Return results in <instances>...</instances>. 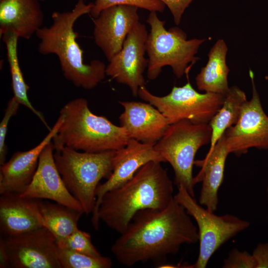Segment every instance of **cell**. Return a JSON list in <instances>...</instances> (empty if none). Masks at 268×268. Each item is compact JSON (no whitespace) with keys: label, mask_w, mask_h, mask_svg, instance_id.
Segmentation results:
<instances>
[{"label":"cell","mask_w":268,"mask_h":268,"mask_svg":"<svg viewBox=\"0 0 268 268\" xmlns=\"http://www.w3.org/2000/svg\"><path fill=\"white\" fill-rule=\"evenodd\" d=\"M124 111L119 116L120 126L130 138L155 145L164 135L169 124L165 116L148 102L120 101Z\"/></svg>","instance_id":"e0dca14e"},{"label":"cell","mask_w":268,"mask_h":268,"mask_svg":"<svg viewBox=\"0 0 268 268\" xmlns=\"http://www.w3.org/2000/svg\"><path fill=\"white\" fill-rule=\"evenodd\" d=\"M117 5H131L150 11L160 12L164 11L165 5L159 0H96L90 13L95 18L104 9Z\"/></svg>","instance_id":"484cf974"},{"label":"cell","mask_w":268,"mask_h":268,"mask_svg":"<svg viewBox=\"0 0 268 268\" xmlns=\"http://www.w3.org/2000/svg\"><path fill=\"white\" fill-rule=\"evenodd\" d=\"M212 130L209 124H194L182 120L169 125L162 137L154 145L172 166L174 184L183 186L195 198L193 167L200 147L210 143Z\"/></svg>","instance_id":"52a82bcc"},{"label":"cell","mask_w":268,"mask_h":268,"mask_svg":"<svg viewBox=\"0 0 268 268\" xmlns=\"http://www.w3.org/2000/svg\"><path fill=\"white\" fill-rule=\"evenodd\" d=\"M199 240L198 227L173 198L165 207L136 213L111 251L117 261L126 267L148 261L157 264L176 254L183 245Z\"/></svg>","instance_id":"6da1fadb"},{"label":"cell","mask_w":268,"mask_h":268,"mask_svg":"<svg viewBox=\"0 0 268 268\" xmlns=\"http://www.w3.org/2000/svg\"></svg>","instance_id":"836d02e7"},{"label":"cell","mask_w":268,"mask_h":268,"mask_svg":"<svg viewBox=\"0 0 268 268\" xmlns=\"http://www.w3.org/2000/svg\"><path fill=\"white\" fill-rule=\"evenodd\" d=\"M154 145L130 138L125 146L116 151L111 174L106 182L99 184L96 190V201L91 217L95 230L99 229L98 208L106 193L127 182L147 163L151 161L165 162Z\"/></svg>","instance_id":"4fadbf2b"},{"label":"cell","mask_w":268,"mask_h":268,"mask_svg":"<svg viewBox=\"0 0 268 268\" xmlns=\"http://www.w3.org/2000/svg\"><path fill=\"white\" fill-rule=\"evenodd\" d=\"M252 255L256 261V268H268V242L259 244Z\"/></svg>","instance_id":"4dcf8cb0"},{"label":"cell","mask_w":268,"mask_h":268,"mask_svg":"<svg viewBox=\"0 0 268 268\" xmlns=\"http://www.w3.org/2000/svg\"><path fill=\"white\" fill-rule=\"evenodd\" d=\"M146 21L150 26L146 42L148 79H156L165 66L171 67L175 76L181 78L189 71L192 65L189 64L200 59L196 55L205 39L187 40L186 34L176 27L167 30L165 22L155 11H150Z\"/></svg>","instance_id":"8992f818"},{"label":"cell","mask_w":268,"mask_h":268,"mask_svg":"<svg viewBox=\"0 0 268 268\" xmlns=\"http://www.w3.org/2000/svg\"><path fill=\"white\" fill-rule=\"evenodd\" d=\"M188 82L181 87L174 86L164 96H156L145 87L139 88L138 96L156 108L166 118L169 125L182 120L194 124H209L222 106L225 96L205 92L200 93Z\"/></svg>","instance_id":"9c48e42d"},{"label":"cell","mask_w":268,"mask_h":268,"mask_svg":"<svg viewBox=\"0 0 268 268\" xmlns=\"http://www.w3.org/2000/svg\"><path fill=\"white\" fill-rule=\"evenodd\" d=\"M0 250L8 268H62L57 240L46 227L18 235L0 238Z\"/></svg>","instance_id":"30bf717a"},{"label":"cell","mask_w":268,"mask_h":268,"mask_svg":"<svg viewBox=\"0 0 268 268\" xmlns=\"http://www.w3.org/2000/svg\"><path fill=\"white\" fill-rule=\"evenodd\" d=\"M249 75L252 98L243 104L237 123L223 134L227 150L237 156L246 153L252 147L268 149V116L262 108L251 70Z\"/></svg>","instance_id":"8fae6325"},{"label":"cell","mask_w":268,"mask_h":268,"mask_svg":"<svg viewBox=\"0 0 268 268\" xmlns=\"http://www.w3.org/2000/svg\"><path fill=\"white\" fill-rule=\"evenodd\" d=\"M58 253L62 268H109L111 259L107 257L97 258L68 249L58 242Z\"/></svg>","instance_id":"d4e9b609"},{"label":"cell","mask_w":268,"mask_h":268,"mask_svg":"<svg viewBox=\"0 0 268 268\" xmlns=\"http://www.w3.org/2000/svg\"><path fill=\"white\" fill-rule=\"evenodd\" d=\"M267 192H268V188L267 189Z\"/></svg>","instance_id":"1f68e13d"},{"label":"cell","mask_w":268,"mask_h":268,"mask_svg":"<svg viewBox=\"0 0 268 268\" xmlns=\"http://www.w3.org/2000/svg\"><path fill=\"white\" fill-rule=\"evenodd\" d=\"M148 32L139 21L129 33L121 50L109 62L106 75L118 83L128 86L134 96L140 87L145 86L143 73L148 60L144 57Z\"/></svg>","instance_id":"7c38bea8"},{"label":"cell","mask_w":268,"mask_h":268,"mask_svg":"<svg viewBox=\"0 0 268 268\" xmlns=\"http://www.w3.org/2000/svg\"><path fill=\"white\" fill-rule=\"evenodd\" d=\"M137 10L135 6L117 5L93 19L95 42L109 62L121 50L129 33L139 22Z\"/></svg>","instance_id":"5bb4252c"},{"label":"cell","mask_w":268,"mask_h":268,"mask_svg":"<svg viewBox=\"0 0 268 268\" xmlns=\"http://www.w3.org/2000/svg\"><path fill=\"white\" fill-rule=\"evenodd\" d=\"M20 104L12 97L7 104L4 114L0 123V164L5 162L7 148L5 143L9 122L17 113Z\"/></svg>","instance_id":"83f0119b"},{"label":"cell","mask_w":268,"mask_h":268,"mask_svg":"<svg viewBox=\"0 0 268 268\" xmlns=\"http://www.w3.org/2000/svg\"><path fill=\"white\" fill-rule=\"evenodd\" d=\"M40 0V1H44L45 0Z\"/></svg>","instance_id":"d6a6232c"},{"label":"cell","mask_w":268,"mask_h":268,"mask_svg":"<svg viewBox=\"0 0 268 268\" xmlns=\"http://www.w3.org/2000/svg\"><path fill=\"white\" fill-rule=\"evenodd\" d=\"M228 48L223 39L215 43L208 54V60L196 77L200 90L225 95L229 90L227 76L230 71L226 62Z\"/></svg>","instance_id":"44dd1931"},{"label":"cell","mask_w":268,"mask_h":268,"mask_svg":"<svg viewBox=\"0 0 268 268\" xmlns=\"http://www.w3.org/2000/svg\"><path fill=\"white\" fill-rule=\"evenodd\" d=\"M45 227L38 200L20 194L0 195V232L1 237L18 235Z\"/></svg>","instance_id":"ac0fdd59"},{"label":"cell","mask_w":268,"mask_h":268,"mask_svg":"<svg viewBox=\"0 0 268 268\" xmlns=\"http://www.w3.org/2000/svg\"><path fill=\"white\" fill-rule=\"evenodd\" d=\"M256 261L252 254L246 251L233 249L224 260L223 268H256Z\"/></svg>","instance_id":"f1b7e54d"},{"label":"cell","mask_w":268,"mask_h":268,"mask_svg":"<svg viewBox=\"0 0 268 268\" xmlns=\"http://www.w3.org/2000/svg\"><path fill=\"white\" fill-rule=\"evenodd\" d=\"M167 5L176 25H179L186 9L194 0H159Z\"/></svg>","instance_id":"f546056e"},{"label":"cell","mask_w":268,"mask_h":268,"mask_svg":"<svg viewBox=\"0 0 268 268\" xmlns=\"http://www.w3.org/2000/svg\"><path fill=\"white\" fill-rule=\"evenodd\" d=\"M58 242L85 255L97 258L102 256L92 244L90 234L78 228L66 239Z\"/></svg>","instance_id":"4316f807"},{"label":"cell","mask_w":268,"mask_h":268,"mask_svg":"<svg viewBox=\"0 0 268 268\" xmlns=\"http://www.w3.org/2000/svg\"><path fill=\"white\" fill-rule=\"evenodd\" d=\"M38 206L45 227L62 241L78 228V222L83 212L57 202L38 200Z\"/></svg>","instance_id":"7402d4cb"},{"label":"cell","mask_w":268,"mask_h":268,"mask_svg":"<svg viewBox=\"0 0 268 268\" xmlns=\"http://www.w3.org/2000/svg\"><path fill=\"white\" fill-rule=\"evenodd\" d=\"M161 163H147L127 182L106 193L99 206V220L121 234L138 211L166 206L174 198V189Z\"/></svg>","instance_id":"7a4b0ae2"},{"label":"cell","mask_w":268,"mask_h":268,"mask_svg":"<svg viewBox=\"0 0 268 268\" xmlns=\"http://www.w3.org/2000/svg\"><path fill=\"white\" fill-rule=\"evenodd\" d=\"M93 3L79 0L69 11L52 13V24L42 27L36 33L40 40L38 52L42 55L53 54L59 59L64 77L77 87L90 90L106 75L104 63L98 60L84 63L83 51L76 39L74 25L81 16L90 13Z\"/></svg>","instance_id":"3957f363"},{"label":"cell","mask_w":268,"mask_h":268,"mask_svg":"<svg viewBox=\"0 0 268 268\" xmlns=\"http://www.w3.org/2000/svg\"><path fill=\"white\" fill-rule=\"evenodd\" d=\"M63 122L52 139L54 148L66 146L96 153L118 150L130 139L126 129L93 113L83 98L73 99L60 110Z\"/></svg>","instance_id":"277c9868"},{"label":"cell","mask_w":268,"mask_h":268,"mask_svg":"<svg viewBox=\"0 0 268 268\" xmlns=\"http://www.w3.org/2000/svg\"><path fill=\"white\" fill-rule=\"evenodd\" d=\"M174 199L183 205L198 225L199 254L196 263L185 268H204L212 255L228 240L248 228L250 223L234 215H216L198 203L182 186L177 187Z\"/></svg>","instance_id":"ba28073f"},{"label":"cell","mask_w":268,"mask_h":268,"mask_svg":"<svg viewBox=\"0 0 268 268\" xmlns=\"http://www.w3.org/2000/svg\"><path fill=\"white\" fill-rule=\"evenodd\" d=\"M18 38L17 35L12 33L4 34L2 38L6 50V56L11 77L13 97L20 105H24L33 112L50 131L51 128L48 126L42 113L34 108L28 99L27 94L29 87L24 80L18 61Z\"/></svg>","instance_id":"cb8c5ba5"},{"label":"cell","mask_w":268,"mask_h":268,"mask_svg":"<svg viewBox=\"0 0 268 268\" xmlns=\"http://www.w3.org/2000/svg\"><path fill=\"white\" fill-rule=\"evenodd\" d=\"M52 141L42 151L33 179L20 195L28 199L50 200L84 213L81 204L69 192L58 170Z\"/></svg>","instance_id":"9a60e30c"},{"label":"cell","mask_w":268,"mask_h":268,"mask_svg":"<svg viewBox=\"0 0 268 268\" xmlns=\"http://www.w3.org/2000/svg\"><path fill=\"white\" fill-rule=\"evenodd\" d=\"M246 101V95L243 90L236 86L229 87L222 107L209 123L212 134L207 153L212 151L225 131L237 123Z\"/></svg>","instance_id":"603a6c76"},{"label":"cell","mask_w":268,"mask_h":268,"mask_svg":"<svg viewBox=\"0 0 268 268\" xmlns=\"http://www.w3.org/2000/svg\"><path fill=\"white\" fill-rule=\"evenodd\" d=\"M229 154L223 135L211 152L202 160H195L194 164L201 168L193 178V183L201 182L199 203L208 210L214 212L218 204V192L222 184L226 160Z\"/></svg>","instance_id":"d6986e66"},{"label":"cell","mask_w":268,"mask_h":268,"mask_svg":"<svg viewBox=\"0 0 268 268\" xmlns=\"http://www.w3.org/2000/svg\"><path fill=\"white\" fill-rule=\"evenodd\" d=\"M54 149L55 162L67 189L80 203L84 213H92L96 190L100 181L111 174L116 150L80 152L66 146Z\"/></svg>","instance_id":"5b68a950"},{"label":"cell","mask_w":268,"mask_h":268,"mask_svg":"<svg viewBox=\"0 0 268 268\" xmlns=\"http://www.w3.org/2000/svg\"><path fill=\"white\" fill-rule=\"evenodd\" d=\"M63 120L62 116L60 115L48 134L36 146L27 151H17L8 161L0 165V195H20L26 190L35 174L42 151L52 141Z\"/></svg>","instance_id":"2e32d148"},{"label":"cell","mask_w":268,"mask_h":268,"mask_svg":"<svg viewBox=\"0 0 268 268\" xmlns=\"http://www.w3.org/2000/svg\"><path fill=\"white\" fill-rule=\"evenodd\" d=\"M44 15L39 0H1L0 35L8 33L30 39L42 27Z\"/></svg>","instance_id":"ffe728a7"}]
</instances>
